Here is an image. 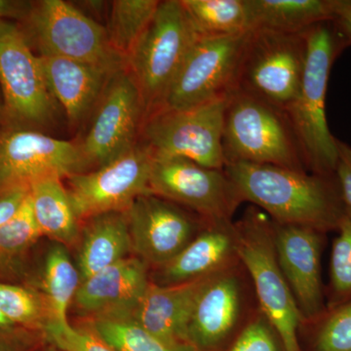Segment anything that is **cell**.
Instances as JSON below:
<instances>
[{"mask_svg":"<svg viewBox=\"0 0 351 351\" xmlns=\"http://www.w3.org/2000/svg\"><path fill=\"white\" fill-rule=\"evenodd\" d=\"M223 170L242 201L262 208L279 225L326 233L338 230L348 209L336 175L249 162L226 163Z\"/></svg>","mask_w":351,"mask_h":351,"instance_id":"6da1fadb","label":"cell"},{"mask_svg":"<svg viewBox=\"0 0 351 351\" xmlns=\"http://www.w3.org/2000/svg\"><path fill=\"white\" fill-rule=\"evenodd\" d=\"M306 56L299 92L286 114L301 149L306 169L318 175H336L338 138L326 119V94L335 60L346 41L332 21L306 32Z\"/></svg>","mask_w":351,"mask_h":351,"instance_id":"7a4b0ae2","label":"cell"},{"mask_svg":"<svg viewBox=\"0 0 351 351\" xmlns=\"http://www.w3.org/2000/svg\"><path fill=\"white\" fill-rule=\"evenodd\" d=\"M234 228L237 256L253 280L263 315L285 351H301L298 329L304 320L279 265L274 221L251 207Z\"/></svg>","mask_w":351,"mask_h":351,"instance_id":"3957f363","label":"cell"},{"mask_svg":"<svg viewBox=\"0 0 351 351\" xmlns=\"http://www.w3.org/2000/svg\"><path fill=\"white\" fill-rule=\"evenodd\" d=\"M223 147L226 164H269L307 171L286 112L244 92L234 91L226 101Z\"/></svg>","mask_w":351,"mask_h":351,"instance_id":"277c9868","label":"cell"},{"mask_svg":"<svg viewBox=\"0 0 351 351\" xmlns=\"http://www.w3.org/2000/svg\"><path fill=\"white\" fill-rule=\"evenodd\" d=\"M198 38L181 0L159 2L152 22L126 59L127 69L142 95L145 119L162 107Z\"/></svg>","mask_w":351,"mask_h":351,"instance_id":"5b68a950","label":"cell"},{"mask_svg":"<svg viewBox=\"0 0 351 351\" xmlns=\"http://www.w3.org/2000/svg\"><path fill=\"white\" fill-rule=\"evenodd\" d=\"M306 32H249L235 91L250 94L286 112L302 82L306 56Z\"/></svg>","mask_w":351,"mask_h":351,"instance_id":"8992f818","label":"cell"},{"mask_svg":"<svg viewBox=\"0 0 351 351\" xmlns=\"http://www.w3.org/2000/svg\"><path fill=\"white\" fill-rule=\"evenodd\" d=\"M226 101H212L189 110H156L143 123V145L152 157H182L205 167L223 170Z\"/></svg>","mask_w":351,"mask_h":351,"instance_id":"52a82bcc","label":"cell"},{"mask_svg":"<svg viewBox=\"0 0 351 351\" xmlns=\"http://www.w3.org/2000/svg\"><path fill=\"white\" fill-rule=\"evenodd\" d=\"M27 19L43 55L66 58L119 71L126 60L113 49L107 29L64 0L32 4Z\"/></svg>","mask_w":351,"mask_h":351,"instance_id":"ba28073f","label":"cell"},{"mask_svg":"<svg viewBox=\"0 0 351 351\" xmlns=\"http://www.w3.org/2000/svg\"><path fill=\"white\" fill-rule=\"evenodd\" d=\"M248 36L249 32L228 38L196 39L160 108L189 110L228 99L237 90Z\"/></svg>","mask_w":351,"mask_h":351,"instance_id":"9c48e42d","label":"cell"},{"mask_svg":"<svg viewBox=\"0 0 351 351\" xmlns=\"http://www.w3.org/2000/svg\"><path fill=\"white\" fill-rule=\"evenodd\" d=\"M149 193L199 213L205 221H232L242 202L225 170L205 167L182 157H154Z\"/></svg>","mask_w":351,"mask_h":351,"instance_id":"30bf717a","label":"cell"},{"mask_svg":"<svg viewBox=\"0 0 351 351\" xmlns=\"http://www.w3.org/2000/svg\"><path fill=\"white\" fill-rule=\"evenodd\" d=\"M89 166L80 144L29 129L0 134V195L44 178L82 174Z\"/></svg>","mask_w":351,"mask_h":351,"instance_id":"8fae6325","label":"cell"},{"mask_svg":"<svg viewBox=\"0 0 351 351\" xmlns=\"http://www.w3.org/2000/svg\"><path fill=\"white\" fill-rule=\"evenodd\" d=\"M152 157L144 145L101 166L68 178L69 197L80 221L110 212H123L138 196L149 193Z\"/></svg>","mask_w":351,"mask_h":351,"instance_id":"7c38bea8","label":"cell"},{"mask_svg":"<svg viewBox=\"0 0 351 351\" xmlns=\"http://www.w3.org/2000/svg\"><path fill=\"white\" fill-rule=\"evenodd\" d=\"M96 106L80 147L90 165L101 167L138 145L145 112L140 89L127 68L113 73Z\"/></svg>","mask_w":351,"mask_h":351,"instance_id":"4fadbf2b","label":"cell"},{"mask_svg":"<svg viewBox=\"0 0 351 351\" xmlns=\"http://www.w3.org/2000/svg\"><path fill=\"white\" fill-rule=\"evenodd\" d=\"M0 85L11 119L34 125H44L53 119L54 99L40 60L19 27L4 20H0Z\"/></svg>","mask_w":351,"mask_h":351,"instance_id":"5bb4252c","label":"cell"},{"mask_svg":"<svg viewBox=\"0 0 351 351\" xmlns=\"http://www.w3.org/2000/svg\"><path fill=\"white\" fill-rule=\"evenodd\" d=\"M132 250L143 262L163 267L188 246L197 233L195 219L159 196H138L125 212Z\"/></svg>","mask_w":351,"mask_h":351,"instance_id":"9a60e30c","label":"cell"},{"mask_svg":"<svg viewBox=\"0 0 351 351\" xmlns=\"http://www.w3.org/2000/svg\"><path fill=\"white\" fill-rule=\"evenodd\" d=\"M277 258L302 320L313 322L327 309L321 278L325 233L306 226L274 223Z\"/></svg>","mask_w":351,"mask_h":351,"instance_id":"2e32d148","label":"cell"},{"mask_svg":"<svg viewBox=\"0 0 351 351\" xmlns=\"http://www.w3.org/2000/svg\"><path fill=\"white\" fill-rule=\"evenodd\" d=\"M242 285L232 267L208 277L196 295L186 336L195 350L218 346L237 326L243 304Z\"/></svg>","mask_w":351,"mask_h":351,"instance_id":"e0dca14e","label":"cell"},{"mask_svg":"<svg viewBox=\"0 0 351 351\" xmlns=\"http://www.w3.org/2000/svg\"><path fill=\"white\" fill-rule=\"evenodd\" d=\"M208 277L175 285L149 283L137 304L127 313L119 314L135 320L170 345L189 346L186 336L189 314Z\"/></svg>","mask_w":351,"mask_h":351,"instance_id":"ac0fdd59","label":"cell"},{"mask_svg":"<svg viewBox=\"0 0 351 351\" xmlns=\"http://www.w3.org/2000/svg\"><path fill=\"white\" fill-rule=\"evenodd\" d=\"M239 260L234 223L207 221L202 232L161 267L160 285H175L214 276Z\"/></svg>","mask_w":351,"mask_h":351,"instance_id":"d6986e66","label":"cell"},{"mask_svg":"<svg viewBox=\"0 0 351 351\" xmlns=\"http://www.w3.org/2000/svg\"><path fill=\"white\" fill-rule=\"evenodd\" d=\"M149 284L145 262L126 258L83 280L73 302L83 313L97 316L125 313Z\"/></svg>","mask_w":351,"mask_h":351,"instance_id":"ffe728a7","label":"cell"},{"mask_svg":"<svg viewBox=\"0 0 351 351\" xmlns=\"http://www.w3.org/2000/svg\"><path fill=\"white\" fill-rule=\"evenodd\" d=\"M38 57L51 96L63 107L71 123L82 121L97 105L108 80L117 73L66 58Z\"/></svg>","mask_w":351,"mask_h":351,"instance_id":"44dd1931","label":"cell"},{"mask_svg":"<svg viewBox=\"0 0 351 351\" xmlns=\"http://www.w3.org/2000/svg\"><path fill=\"white\" fill-rule=\"evenodd\" d=\"M86 223L78 258L82 282L101 269L126 258L127 254L132 251L126 213L101 214L88 219Z\"/></svg>","mask_w":351,"mask_h":351,"instance_id":"7402d4cb","label":"cell"},{"mask_svg":"<svg viewBox=\"0 0 351 351\" xmlns=\"http://www.w3.org/2000/svg\"><path fill=\"white\" fill-rule=\"evenodd\" d=\"M335 0H245L248 31L300 34L332 21Z\"/></svg>","mask_w":351,"mask_h":351,"instance_id":"603a6c76","label":"cell"},{"mask_svg":"<svg viewBox=\"0 0 351 351\" xmlns=\"http://www.w3.org/2000/svg\"><path fill=\"white\" fill-rule=\"evenodd\" d=\"M29 198L41 234L61 244H73L80 234V221L62 179L44 178L32 182Z\"/></svg>","mask_w":351,"mask_h":351,"instance_id":"cb8c5ba5","label":"cell"},{"mask_svg":"<svg viewBox=\"0 0 351 351\" xmlns=\"http://www.w3.org/2000/svg\"><path fill=\"white\" fill-rule=\"evenodd\" d=\"M199 38H228L248 32L245 0H181Z\"/></svg>","mask_w":351,"mask_h":351,"instance_id":"d4e9b609","label":"cell"},{"mask_svg":"<svg viewBox=\"0 0 351 351\" xmlns=\"http://www.w3.org/2000/svg\"><path fill=\"white\" fill-rule=\"evenodd\" d=\"M93 334L114 351H195L189 346H173L124 314L98 316Z\"/></svg>","mask_w":351,"mask_h":351,"instance_id":"484cf974","label":"cell"},{"mask_svg":"<svg viewBox=\"0 0 351 351\" xmlns=\"http://www.w3.org/2000/svg\"><path fill=\"white\" fill-rule=\"evenodd\" d=\"M80 270L69 257L62 245L53 247L46 258L45 284L50 323L68 324L69 304L75 299L80 287Z\"/></svg>","mask_w":351,"mask_h":351,"instance_id":"4316f807","label":"cell"},{"mask_svg":"<svg viewBox=\"0 0 351 351\" xmlns=\"http://www.w3.org/2000/svg\"><path fill=\"white\" fill-rule=\"evenodd\" d=\"M158 0H115L106 27L113 49L127 59L152 22Z\"/></svg>","mask_w":351,"mask_h":351,"instance_id":"83f0119b","label":"cell"},{"mask_svg":"<svg viewBox=\"0 0 351 351\" xmlns=\"http://www.w3.org/2000/svg\"><path fill=\"white\" fill-rule=\"evenodd\" d=\"M332 242L327 307L351 300V211L346 209Z\"/></svg>","mask_w":351,"mask_h":351,"instance_id":"f1b7e54d","label":"cell"},{"mask_svg":"<svg viewBox=\"0 0 351 351\" xmlns=\"http://www.w3.org/2000/svg\"><path fill=\"white\" fill-rule=\"evenodd\" d=\"M311 323L315 325L314 350L351 351V300L327 307Z\"/></svg>","mask_w":351,"mask_h":351,"instance_id":"f546056e","label":"cell"},{"mask_svg":"<svg viewBox=\"0 0 351 351\" xmlns=\"http://www.w3.org/2000/svg\"><path fill=\"white\" fill-rule=\"evenodd\" d=\"M40 237L29 195L19 212L0 226V255L21 251Z\"/></svg>","mask_w":351,"mask_h":351,"instance_id":"4dcf8cb0","label":"cell"},{"mask_svg":"<svg viewBox=\"0 0 351 351\" xmlns=\"http://www.w3.org/2000/svg\"><path fill=\"white\" fill-rule=\"evenodd\" d=\"M0 311L11 323L32 324L39 320L41 307L29 291L0 283Z\"/></svg>","mask_w":351,"mask_h":351,"instance_id":"1f68e13d","label":"cell"},{"mask_svg":"<svg viewBox=\"0 0 351 351\" xmlns=\"http://www.w3.org/2000/svg\"><path fill=\"white\" fill-rule=\"evenodd\" d=\"M46 331L61 351H114L93 332L76 330L69 323L61 325L48 322Z\"/></svg>","mask_w":351,"mask_h":351,"instance_id":"d6a6232c","label":"cell"},{"mask_svg":"<svg viewBox=\"0 0 351 351\" xmlns=\"http://www.w3.org/2000/svg\"><path fill=\"white\" fill-rule=\"evenodd\" d=\"M274 330L262 313L244 328L230 351H279Z\"/></svg>","mask_w":351,"mask_h":351,"instance_id":"836d02e7","label":"cell"},{"mask_svg":"<svg viewBox=\"0 0 351 351\" xmlns=\"http://www.w3.org/2000/svg\"><path fill=\"white\" fill-rule=\"evenodd\" d=\"M338 154L336 177L346 206L351 211V147L339 138Z\"/></svg>","mask_w":351,"mask_h":351,"instance_id":"e575fe53","label":"cell"},{"mask_svg":"<svg viewBox=\"0 0 351 351\" xmlns=\"http://www.w3.org/2000/svg\"><path fill=\"white\" fill-rule=\"evenodd\" d=\"M29 195V186H18L0 195V226L19 212Z\"/></svg>","mask_w":351,"mask_h":351,"instance_id":"d590c367","label":"cell"},{"mask_svg":"<svg viewBox=\"0 0 351 351\" xmlns=\"http://www.w3.org/2000/svg\"><path fill=\"white\" fill-rule=\"evenodd\" d=\"M332 22L343 36L346 45H351V0H335Z\"/></svg>","mask_w":351,"mask_h":351,"instance_id":"8d00e7d4","label":"cell"},{"mask_svg":"<svg viewBox=\"0 0 351 351\" xmlns=\"http://www.w3.org/2000/svg\"><path fill=\"white\" fill-rule=\"evenodd\" d=\"M32 4L15 0H0V20L21 19L29 17Z\"/></svg>","mask_w":351,"mask_h":351,"instance_id":"74e56055","label":"cell"},{"mask_svg":"<svg viewBox=\"0 0 351 351\" xmlns=\"http://www.w3.org/2000/svg\"><path fill=\"white\" fill-rule=\"evenodd\" d=\"M11 324H12V323L7 319L5 316H4L3 314L1 313V311H0V327H6Z\"/></svg>","mask_w":351,"mask_h":351,"instance_id":"f35d334b","label":"cell"}]
</instances>
